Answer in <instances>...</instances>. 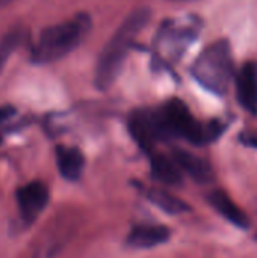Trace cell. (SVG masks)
Segmentation results:
<instances>
[{
    "label": "cell",
    "mask_w": 257,
    "mask_h": 258,
    "mask_svg": "<svg viewBox=\"0 0 257 258\" xmlns=\"http://www.w3.org/2000/svg\"><path fill=\"white\" fill-rule=\"evenodd\" d=\"M208 203L212 206V209H215L217 213H220L232 225H235L241 230L250 228V219H248L247 213L238 204H235V201L224 190L209 192L208 194Z\"/></svg>",
    "instance_id": "obj_11"
},
{
    "label": "cell",
    "mask_w": 257,
    "mask_h": 258,
    "mask_svg": "<svg viewBox=\"0 0 257 258\" xmlns=\"http://www.w3.org/2000/svg\"><path fill=\"white\" fill-rule=\"evenodd\" d=\"M236 97L245 110L257 113V62H248L238 71Z\"/></svg>",
    "instance_id": "obj_10"
},
{
    "label": "cell",
    "mask_w": 257,
    "mask_h": 258,
    "mask_svg": "<svg viewBox=\"0 0 257 258\" xmlns=\"http://www.w3.org/2000/svg\"><path fill=\"white\" fill-rule=\"evenodd\" d=\"M21 219L27 224L35 222L48 204L50 194L42 181H32L15 192Z\"/></svg>",
    "instance_id": "obj_6"
},
{
    "label": "cell",
    "mask_w": 257,
    "mask_h": 258,
    "mask_svg": "<svg viewBox=\"0 0 257 258\" xmlns=\"http://www.w3.org/2000/svg\"><path fill=\"white\" fill-rule=\"evenodd\" d=\"M24 39V30L21 27L11 29L2 39H0V71L6 65L9 56L21 45Z\"/></svg>",
    "instance_id": "obj_15"
},
{
    "label": "cell",
    "mask_w": 257,
    "mask_h": 258,
    "mask_svg": "<svg viewBox=\"0 0 257 258\" xmlns=\"http://www.w3.org/2000/svg\"><path fill=\"white\" fill-rule=\"evenodd\" d=\"M192 76L209 92L224 95L233 79V57L226 39L208 45L192 65Z\"/></svg>",
    "instance_id": "obj_4"
},
{
    "label": "cell",
    "mask_w": 257,
    "mask_h": 258,
    "mask_svg": "<svg viewBox=\"0 0 257 258\" xmlns=\"http://www.w3.org/2000/svg\"><path fill=\"white\" fill-rule=\"evenodd\" d=\"M147 198L151 204H155L156 207H159L162 212L168 215H182L191 210V207L185 201L162 189H148Z\"/></svg>",
    "instance_id": "obj_14"
},
{
    "label": "cell",
    "mask_w": 257,
    "mask_h": 258,
    "mask_svg": "<svg viewBox=\"0 0 257 258\" xmlns=\"http://www.w3.org/2000/svg\"><path fill=\"white\" fill-rule=\"evenodd\" d=\"M150 20V11L145 8L130 12L120 27L114 32L103 51L98 56L95 68V86L101 91L111 88L121 73L124 60L132 48L133 41Z\"/></svg>",
    "instance_id": "obj_2"
},
{
    "label": "cell",
    "mask_w": 257,
    "mask_h": 258,
    "mask_svg": "<svg viewBox=\"0 0 257 258\" xmlns=\"http://www.w3.org/2000/svg\"><path fill=\"white\" fill-rule=\"evenodd\" d=\"M91 27L92 21L86 12H79L62 23L45 27L32 48V62L45 65L64 59L85 41Z\"/></svg>",
    "instance_id": "obj_3"
},
{
    "label": "cell",
    "mask_w": 257,
    "mask_h": 258,
    "mask_svg": "<svg viewBox=\"0 0 257 258\" xmlns=\"http://www.w3.org/2000/svg\"><path fill=\"white\" fill-rule=\"evenodd\" d=\"M200 20L195 17H180L162 24L156 36V50L165 60L179 59L189 44L197 38Z\"/></svg>",
    "instance_id": "obj_5"
},
{
    "label": "cell",
    "mask_w": 257,
    "mask_h": 258,
    "mask_svg": "<svg viewBox=\"0 0 257 258\" xmlns=\"http://www.w3.org/2000/svg\"><path fill=\"white\" fill-rule=\"evenodd\" d=\"M129 130L136 144L148 154L153 151L158 142H164L155 109H141L133 112L129 119Z\"/></svg>",
    "instance_id": "obj_7"
},
{
    "label": "cell",
    "mask_w": 257,
    "mask_h": 258,
    "mask_svg": "<svg viewBox=\"0 0 257 258\" xmlns=\"http://www.w3.org/2000/svg\"><path fill=\"white\" fill-rule=\"evenodd\" d=\"M56 165L61 177L68 181H76L85 169V156L76 147L59 145L56 147Z\"/></svg>",
    "instance_id": "obj_12"
},
{
    "label": "cell",
    "mask_w": 257,
    "mask_h": 258,
    "mask_svg": "<svg viewBox=\"0 0 257 258\" xmlns=\"http://www.w3.org/2000/svg\"><path fill=\"white\" fill-rule=\"evenodd\" d=\"M151 160V175L156 181L165 184V186H180L183 181L182 171L173 160V157H168L162 153H150Z\"/></svg>",
    "instance_id": "obj_13"
},
{
    "label": "cell",
    "mask_w": 257,
    "mask_h": 258,
    "mask_svg": "<svg viewBox=\"0 0 257 258\" xmlns=\"http://www.w3.org/2000/svg\"><path fill=\"white\" fill-rule=\"evenodd\" d=\"M170 236L171 231L164 225L141 224V225H135L130 230L126 243L133 249H151L168 242Z\"/></svg>",
    "instance_id": "obj_9"
},
{
    "label": "cell",
    "mask_w": 257,
    "mask_h": 258,
    "mask_svg": "<svg viewBox=\"0 0 257 258\" xmlns=\"http://www.w3.org/2000/svg\"><path fill=\"white\" fill-rule=\"evenodd\" d=\"M171 157L176 162V165L179 166V169L182 172L188 174L195 183L209 184L214 181L215 174H214L211 163L206 159H203V157H200L191 151L182 150V148H176L173 151Z\"/></svg>",
    "instance_id": "obj_8"
},
{
    "label": "cell",
    "mask_w": 257,
    "mask_h": 258,
    "mask_svg": "<svg viewBox=\"0 0 257 258\" xmlns=\"http://www.w3.org/2000/svg\"><path fill=\"white\" fill-rule=\"evenodd\" d=\"M11 2H14V0H0V5L3 6V5H8V3H11Z\"/></svg>",
    "instance_id": "obj_18"
},
{
    "label": "cell",
    "mask_w": 257,
    "mask_h": 258,
    "mask_svg": "<svg viewBox=\"0 0 257 258\" xmlns=\"http://www.w3.org/2000/svg\"><path fill=\"white\" fill-rule=\"evenodd\" d=\"M180 2H183V0H180Z\"/></svg>",
    "instance_id": "obj_19"
},
{
    "label": "cell",
    "mask_w": 257,
    "mask_h": 258,
    "mask_svg": "<svg viewBox=\"0 0 257 258\" xmlns=\"http://www.w3.org/2000/svg\"><path fill=\"white\" fill-rule=\"evenodd\" d=\"M239 141L245 147H251L257 150V130H245L239 135Z\"/></svg>",
    "instance_id": "obj_16"
},
{
    "label": "cell",
    "mask_w": 257,
    "mask_h": 258,
    "mask_svg": "<svg viewBox=\"0 0 257 258\" xmlns=\"http://www.w3.org/2000/svg\"><path fill=\"white\" fill-rule=\"evenodd\" d=\"M155 115L164 141L182 138L194 145H208L217 141L226 130L223 121H198L188 106L177 98L155 109Z\"/></svg>",
    "instance_id": "obj_1"
},
{
    "label": "cell",
    "mask_w": 257,
    "mask_h": 258,
    "mask_svg": "<svg viewBox=\"0 0 257 258\" xmlns=\"http://www.w3.org/2000/svg\"><path fill=\"white\" fill-rule=\"evenodd\" d=\"M14 115H15V109L14 107H11V106L0 107V142H2V128L8 122V119L11 116H14Z\"/></svg>",
    "instance_id": "obj_17"
}]
</instances>
